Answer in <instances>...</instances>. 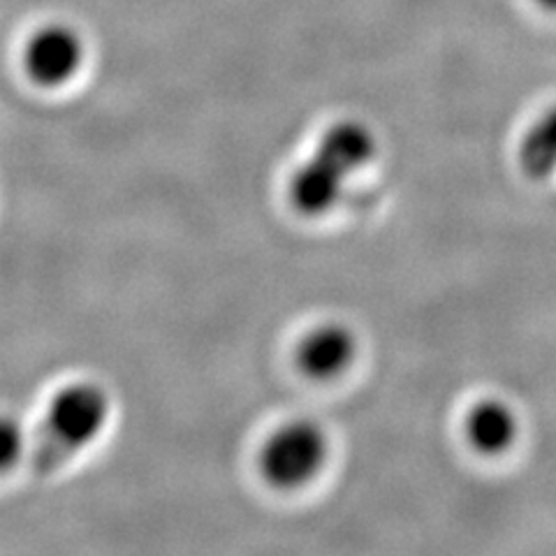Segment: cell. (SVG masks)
<instances>
[{"label":"cell","mask_w":556,"mask_h":556,"mask_svg":"<svg viewBox=\"0 0 556 556\" xmlns=\"http://www.w3.org/2000/svg\"><path fill=\"white\" fill-rule=\"evenodd\" d=\"M376 155L374 132L359 121H341L329 128L316 153L302 163L288 184L290 204L304 216H323L339 204L345 181Z\"/></svg>","instance_id":"6da1fadb"},{"label":"cell","mask_w":556,"mask_h":556,"mask_svg":"<svg viewBox=\"0 0 556 556\" xmlns=\"http://www.w3.org/2000/svg\"><path fill=\"white\" fill-rule=\"evenodd\" d=\"M110 417V399L93 382H77L51 402L30 450V468L49 476L93 443Z\"/></svg>","instance_id":"7a4b0ae2"},{"label":"cell","mask_w":556,"mask_h":556,"mask_svg":"<svg viewBox=\"0 0 556 556\" xmlns=\"http://www.w3.org/2000/svg\"><path fill=\"white\" fill-rule=\"evenodd\" d=\"M327 437L313 422H290L274 431L260 455V468L278 490H294L320 473L327 459Z\"/></svg>","instance_id":"3957f363"},{"label":"cell","mask_w":556,"mask_h":556,"mask_svg":"<svg viewBox=\"0 0 556 556\" xmlns=\"http://www.w3.org/2000/svg\"><path fill=\"white\" fill-rule=\"evenodd\" d=\"M84 63V42L63 24H51L33 35L24 51L28 77L40 86H61L73 79Z\"/></svg>","instance_id":"277c9868"},{"label":"cell","mask_w":556,"mask_h":556,"mask_svg":"<svg viewBox=\"0 0 556 556\" xmlns=\"http://www.w3.org/2000/svg\"><path fill=\"white\" fill-rule=\"evenodd\" d=\"M355 353L357 341L351 329L339 323H327L304 337L298 351V364L306 376L327 380L351 367Z\"/></svg>","instance_id":"5b68a950"},{"label":"cell","mask_w":556,"mask_h":556,"mask_svg":"<svg viewBox=\"0 0 556 556\" xmlns=\"http://www.w3.org/2000/svg\"><path fill=\"white\" fill-rule=\"evenodd\" d=\"M517 437V415L506 402H498V399H484L466 415V439L480 455H503L515 445Z\"/></svg>","instance_id":"8992f818"},{"label":"cell","mask_w":556,"mask_h":556,"mask_svg":"<svg viewBox=\"0 0 556 556\" xmlns=\"http://www.w3.org/2000/svg\"><path fill=\"white\" fill-rule=\"evenodd\" d=\"M519 167L531 179H547L556 172V104L533 121L519 142Z\"/></svg>","instance_id":"52a82bcc"},{"label":"cell","mask_w":556,"mask_h":556,"mask_svg":"<svg viewBox=\"0 0 556 556\" xmlns=\"http://www.w3.org/2000/svg\"><path fill=\"white\" fill-rule=\"evenodd\" d=\"M24 450V433L22 427L10 417H0V471H8L16 462Z\"/></svg>","instance_id":"ba28073f"},{"label":"cell","mask_w":556,"mask_h":556,"mask_svg":"<svg viewBox=\"0 0 556 556\" xmlns=\"http://www.w3.org/2000/svg\"><path fill=\"white\" fill-rule=\"evenodd\" d=\"M538 3H541V5L547 8V10H554V12H556V0H538Z\"/></svg>","instance_id":"9c48e42d"}]
</instances>
